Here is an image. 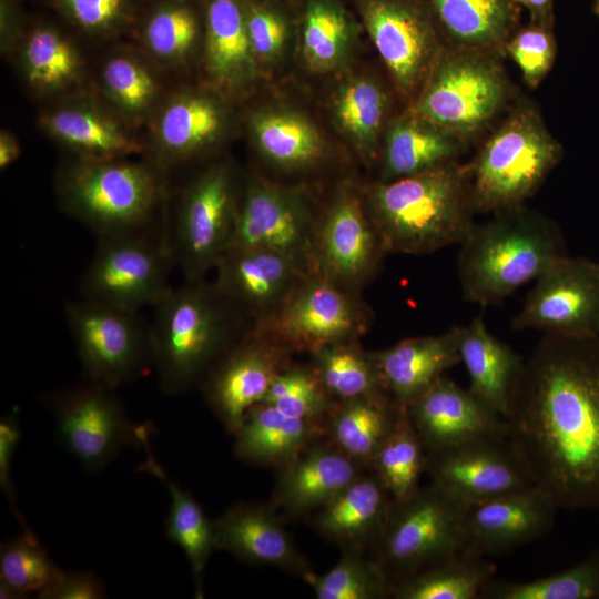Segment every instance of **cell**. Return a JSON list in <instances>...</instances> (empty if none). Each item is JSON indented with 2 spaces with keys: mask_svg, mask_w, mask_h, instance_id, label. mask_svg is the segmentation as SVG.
I'll return each instance as SVG.
<instances>
[{
  "mask_svg": "<svg viewBox=\"0 0 599 599\" xmlns=\"http://www.w3.org/2000/svg\"><path fill=\"white\" fill-rule=\"evenodd\" d=\"M505 419L535 485L559 508L599 507V336L544 335Z\"/></svg>",
  "mask_w": 599,
  "mask_h": 599,
  "instance_id": "obj_1",
  "label": "cell"
},
{
  "mask_svg": "<svg viewBox=\"0 0 599 599\" xmlns=\"http://www.w3.org/2000/svg\"><path fill=\"white\" fill-rule=\"evenodd\" d=\"M364 201L385 253L424 255L460 245L475 224L468 171L454 162L379 182Z\"/></svg>",
  "mask_w": 599,
  "mask_h": 599,
  "instance_id": "obj_2",
  "label": "cell"
},
{
  "mask_svg": "<svg viewBox=\"0 0 599 599\" xmlns=\"http://www.w3.org/2000/svg\"><path fill=\"white\" fill-rule=\"evenodd\" d=\"M149 326L151 365L161 388L180 395L200 386L205 376L244 334V314L204 278L184 281L154 306Z\"/></svg>",
  "mask_w": 599,
  "mask_h": 599,
  "instance_id": "obj_3",
  "label": "cell"
},
{
  "mask_svg": "<svg viewBox=\"0 0 599 599\" xmlns=\"http://www.w3.org/2000/svg\"><path fill=\"white\" fill-rule=\"evenodd\" d=\"M459 246L463 298L480 306L501 303L567 255L559 229L522 204L475 223Z\"/></svg>",
  "mask_w": 599,
  "mask_h": 599,
  "instance_id": "obj_4",
  "label": "cell"
},
{
  "mask_svg": "<svg viewBox=\"0 0 599 599\" xmlns=\"http://www.w3.org/2000/svg\"><path fill=\"white\" fill-rule=\"evenodd\" d=\"M561 150L538 113L512 112L490 135L468 171L475 211L521 205L558 163Z\"/></svg>",
  "mask_w": 599,
  "mask_h": 599,
  "instance_id": "obj_5",
  "label": "cell"
},
{
  "mask_svg": "<svg viewBox=\"0 0 599 599\" xmlns=\"http://www.w3.org/2000/svg\"><path fill=\"white\" fill-rule=\"evenodd\" d=\"M465 508L433 484L406 499L393 501L384 532L370 554L390 586L463 554Z\"/></svg>",
  "mask_w": 599,
  "mask_h": 599,
  "instance_id": "obj_6",
  "label": "cell"
},
{
  "mask_svg": "<svg viewBox=\"0 0 599 599\" xmlns=\"http://www.w3.org/2000/svg\"><path fill=\"white\" fill-rule=\"evenodd\" d=\"M506 93L504 72L487 51L460 47L437 57L414 113L456 139L466 138L494 118Z\"/></svg>",
  "mask_w": 599,
  "mask_h": 599,
  "instance_id": "obj_7",
  "label": "cell"
},
{
  "mask_svg": "<svg viewBox=\"0 0 599 599\" xmlns=\"http://www.w3.org/2000/svg\"><path fill=\"white\" fill-rule=\"evenodd\" d=\"M372 313L359 293L348 291L317 272L308 273L284 303L263 322L253 324L293 354L358 341L369 328Z\"/></svg>",
  "mask_w": 599,
  "mask_h": 599,
  "instance_id": "obj_8",
  "label": "cell"
},
{
  "mask_svg": "<svg viewBox=\"0 0 599 599\" xmlns=\"http://www.w3.org/2000/svg\"><path fill=\"white\" fill-rule=\"evenodd\" d=\"M63 193L71 211L104 237L138 233L158 202L160 187L145 166L98 160L71 170Z\"/></svg>",
  "mask_w": 599,
  "mask_h": 599,
  "instance_id": "obj_9",
  "label": "cell"
},
{
  "mask_svg": "<svg viewBox=\"0 0 599 599\" xmlns=\"http://www.w3.org/2000/svg\"><path fill=\"white\" fill-rule=\"evenodd\" d=\"M65 317L85 379L116 388L151 365L149 326L139 311L83 297L67 304Z\"/></svg>",
  "mask_w": 599,
  "mask_h": 599,
  "instance_id": "obj_10",
  "label": "cell"
},
{
  "mask_svg": "<svg viewBox=\"0 0 599 599\" xmlns=\"http://www.w3.org/2000/svg\"><path fill=\"white\" fill-rule=\"evenodd\" d=\"M115 388L85 379L50 398L59 443L87 470H103L119 453L141 446L150 425L132 423Z\"/></svg>",
  "mask_w": 599,
  "mask_h": 599,
  "instance_id": "obj_11",
  "label": "cell"
},
{
  "mask_svg": "<svg viewBox=\"0 0 599 599\" xmlns=\"http://www.w3.org/2000/svg\"><path fill=\"white\" fill-rule=\"evenodd\" d=\"M174 265L164 241L140 233L99 237L81 280L83 297L139 311L159 303L172 288Z\"/></svg>",
  "mask_w": 599,
  "mask_h": 599,
  "instance_id": "obj_12",
  "label": "cell"
},
{
  "mask_svg": "<svg viewBox=\"0 0 599 599\" xmlns=\"http://www.w3.org/2000/svg\"><path fill=\"white\" fill-rule=\"evenodd\" d=\"M237 205L227 166L205 171L185 192L166 246L184 281L204 278L227 251Z\"/></svg>",
  "mask_w": 599,
  "mask_h": 599,
  "instance_id": "obj_13",
  "label": "cell"
},
{
  "mask_svg": "<svg viewBox=\"0 0 599 599\" xmlns=\"http://www.w3.org/2000/svg\"><path fill=\"white\" fill-rule=\"evenodd\" d=\"M511 326L544 335L599 336V263L559 258L535 280Z\"/></svg>",
  "mask_w": 599,
  "mask_h": 599,
  "instance_id": "obj_14",
  "label": "cell"
},
{
  "mask_svg": "<svg viewBox=\"0 0 599 599\" xmlns=\"http://www.w3.org/2000/svg\"><path fill=\"white\" fill-rule=\"evenodd\" d=\"M426 473L464 505L516 493L535 485L508 436H489L427 454Z\"/></svg>",
  "mask_w": 599,
  "mask_h": 599,
  "instance_id": "obj_15",
  "label": "cell"
},
{
  "mask_svg": "<svg viewBox=\"0 0 599 599\" xmlns=\"http://www.w3.org/2000/svg\"><path fill=\"white\" fill-rule=\"evenodd\" d=\"M292 354L253 325L212 367L200 387L229 433L235 435L247 410L263 402Z\"/></svg>",
  "mask_w": 599,
  "mask_h": 599,
  "instance_id": "obj_16",
  "label": "cell"
},
{
  "mask_svg": "<svg viewBox=\"0 0 599 599\" xmlns=\"http://www.w3.org/2000/svg\"><path fill=\"white\" fill-rule=\"evenodd\" d=\"M318 220L301 195L264 180L252 179L237 213L231 248H264L287 255L314 272Z\"/></svg>",
  "mask_w": 599,
  "mask_h": 599,
  "instance_id": "obj_17",
  "label": "cell"
},
{
  "mask_svg": "<svg viewBox=\"0 0 599 599\" xmlns=\"http://www.w3.org/2000/svg\"><path fill=\"white\" fill-rule=\"evenodd\" d=\"M386 254L362 196L342 186L318 219L314 242V272L359 293Z\"/></svg>",
  "mask_w": 599,
  "mask_h": 599,
  "instance_id": "obj_18",
  "label": "cell"
},
{
  "mask_svg": "<svg viewBox=\"0 0 599 599\" xmlns=\"http://www.w3.org/2000/svg\"><path fill=\"white\" fill-rule=\"evenodd\" d=\"M363 23L398 88L410 94L438 54L434 24L416 0H358Z\"/></svg>",
  "mask_w": 599,
  "mask_h": 599,
  "instance_id": "obj_19",
  "label": "cell"
},
{
  "mask_svg": "<svg viewBox=\"0 0 599 599\" xmlns=\"http://www.w3.org/2000/svg\"><path fill=\"white\" fill-rule=\"evenodd\" d=\"M559 506L542 488H529L467 505L464 512L463 554L495 556L549 532Z\"/></svg>",
  "mask_w": 599,
  "mask_h": 599,
  "instance_id": "obj_20",
  "label": "cell"
},
{
  "mask_svg": "<svg viewBox=\"0 0 599 599\" xmlns=\"http://www.w3.org/2000/svg\"><path fill=\"white\" fill-rule=\"evenodd\" d=\"M214 286L255 323L268 318L311 271L264 248L227 250L215 266Z\"/></svg>",
  "mask_w": 599,
  "mask_h": 599,
  "instance_id": "obj_21",
  "label": "cell"
},
{
  "mask_svg": "<svg viewBox=\"0 0 599 599\" xmlns=\"http://www.w3.org/2000/svg\"><path fill=\"white\" fill-rule=\"evenodd\" d=\"M404 408L427 454L477 438L508 436L502 416L445 375Z\"/></svg>",
  "mask_w": 599,
  "mask_h": 599,
  "instance_id": "obj_22",
  "label": "cell"
},
{
  "mask_svg": "<svg viewBox=\"0 0 599 599\" xmlns=\"http://www.w3.org/2000/svg\"><path fill=\"white\" fill-rule=\"evenodd\" d=\"M213 525L216 550L251 565L277 568L303 580L313 572L271 504L237 502L213 520Z\"/></svg>",
  "mask_w": 599,
  "mask_h": 599,
  "instance_id": "obj_23",
  "label": "cell"
},
{
  "mask_svg": "<svg viewBox=\"0 0 599 599\" xmlns=\"http://www.w3.org/2000/svg\"><path fill=\"white\" fill-rule=\"evenodd\" d=\"M277 469L271 505L297 518L319 510L364 473L329 440L313 443Z\"/></svg>",
  "mask_w": 599,
  "mask_h": 599,
  "instance_id": "obj_24",
  "label": "cell"
},
{
  "mask_svg": "<svg viewBox=\"0 0 599 599\" xmlns=\"http://www.w3.org/2000/svg\"><path fill=\"white\" fill-rule=\"evenodd\" d=\"M393 501L388 489L369 470L314 512L312 524L317 534L342 551L372 554L384 532Z\"/></svg>",
  "mask_w": 599,
  "mask_h": 599,
  "instance_id": "obj_25",
  "label": "cell"
},
{
  "mask_svg": "<svg viewBox=\"0 0 599 599\" xmlns=\"http://www.w3.org/2000/svg\"><path fill=\"white\" fill-rule=\"evenodd\" d=\"M458 329L406 338L373 352L384 389L394 403L405 407L460 363Z\"/></svg>",
  "mask_w": 599,
  "mask_h": 599,
  "instance_id": "obj_26",
  "label": "cell"
},
{
  "mask_svg": "<svg viewBox=\"0 0 599 599\" xmlns=\"http://www.w3.org/2000/svg\"><path fill=\"white\" fill-rule=\"evenodd\" d=\"M458 352L468 374V389L505 418L524 365L521 356L488 331L481 315L459 326Z\"/></svg>",
  "mask_w": 599,
  "mask_h": 599,
  "instance_id": "obj_27",
  "label": "cell"
},
{
  "mask_svg": "<svg viewBox=\"0 0 599 599\" xmlns=\"http://www.w3.org/2000/svg\"><path fill=\"white\" fill-rule=\"evenodd\" d=\"M324 435L325 423L293 417L258 403L247 410L234 435V453L245 463L278 468Z\"/></svg>",
  "mask_w": 599,
  "mask_h": 599,
  "instance_id": "obj_28",
  "label": "cell"
},
{
  "mask_svg": "<svg viewBox=\"0 0 599 599\" xmlns=\"http://www.w3.org/2000/svg\"><path fill=\"white\" fill-rule=\"evenodd\" d=\"M152 434L153 430L146 433L142 439L141 447L146 458L140 469L156 477L170 494L165 536L184 552L191 567L195 596L202 598L204 570L212 552L216 550L213 520L206 517L195 498L172 480L156 460L150 446Z\"/></svg>",
  "mask_w": 599,
  "mask_h": 599,
  "instance_id": "obj_29",
  "label": "cell"
},
{
  "mask_svg": "<svg viewBox=\"0 0 599 599\" xmlns=\"http://www.w3.org/2000/svg\"><path fill=\"white\" fill-rule=\"evenodd\" d=\"M403 408L388 396L336 402L326 419V436L342 453L369 470Z\"/></svg>",
  "mask_w": 599,
  "mask_h": 599,
  "instance_id": "obj_30",
  "label": "cell"
},
{
  "mask_svg": "<svg viewBox=\"0 0 599 599\" xmlns=\"http://www.w3.org/2000/svg\"><path fill=\"white\" fill-rule=\"evenodd\" d=\"M205 61L212 78L235 88L253 79L256 57L245 11L237 0H211L206 11Z\"/></svg>",
  "mask_w": 599,
  "mask_h": 599,
  "instance_id": "obj_31",
  "label": "cell"
},
{
  "mask_svg": "<svg viewBox=\"0 0 599 599\" xmlns=\"http://www.w3.org/2000/svg\"><path fill=\"white\" fill-rule=\"evenodd\" d=\"M458 142L415 113L394 122L385 139L384 181L412 175L453 162Z\"/></svg>",
  "mask_w": 599,
  "mask_h": 599,
  "instance_id": "obj_32",
  "label": "cell"
},
{
  "mask_svg": "<svg viewBox=\"0 0 599 599\" xmlns=\"http://www.w3.org/2000/svg\"><path fill=\"white\" fill-rule=\"evenodd\" d=\"M461 48L487 51L509 37L516 21L514 0H424Z\"/></svg>",
  "mask_w": 599,
  "mask_h": 599,
  "instance_id": "obj_33",
  "label": "cell"
},
{
  "mask_svg": "<svg viewBox=\"0 0 599 599\" xmlns=\"http://www.w3.org/2000/svg\"><path fill=\"white\" fill-rule=\"evenodd\" d=\"M496 566L486 557L459 554L390 586L396 599H476L495 578Z\"/></svg>",
  "mask_w": 599,
  "mask_h": 599,
  "instance_id": "obj_34",
  "label": "cell"
},
{
  "mask_svg": "<svg viewBox=\"0 0 599 599\" xmlns=\"http://www.w3.org/2000/svg\"><path fill=\"white\" fill-rule=\"evenodd\" d=\"M309 354V365L335 402L388 396L373 352L363 349L358 341L329 344Z\"/></svg>",
  "mask_w": 599,
  "mask_h": 599,
  "instance_id": "obj_35",
  "label": "cell"
},
{
  "mask_svg": "<svg viewBox=\"0 0 599 599\" xmlns=\"http://www.w3.org/2000/svg\"><path fill=\"white\" fill-rule=\"evenodd\" d=\"M255 142L263 155L280 167L306 169L324 155L318 130L304 116L287 111H267L252 121Z\"/></svg>",
  "mask_w": 599,
  "mask_h": 599,
  "instance_id": "obj_36",
  "label": "cell"
},
{
  "mask_svg": "<svg viewBox=\"0 0 599 599\" xmlns=\"http://www.w3.org/2000/svg\"><path fill=\"white\" fill-rule=\"evenodd\" d=\"M426 465L427 451L403 408L369 470L380 479L394 500H403L420 488Z\"/></svg>",
  "mask_w": 599,
  "mask_h": 599,
  "instance_id": "obj_37",
  "label": "cell"
},
{
  "mask_svg": "<svg viewBox=\"0 0 599 599\" xmlns=\"http://www.w3.org/2000/svg\"><path fill=\"white\" fill-rule=\"evenodd\" d=\"M354 22L339 0H307L302 23V48L315 71L335 69L345 59Z\"/></svg>",
  "mask_w": 599,
  "mask_h": 599,
  "instance_id": "obj_38",
  "label": "cell"
},
{
  "mask_svg": "<svg viewBox=\"0 0 599 599\" xmlns=\"http://www.w3.org/2000/svg\"><path fill=\"white\" fill-rule=\"evenodd\" d=\"M479 599H599V551L571 568L535 580L494 578Z\"/></svg>",
  "mask_w": 599,
  "mask_h": 599,
  "instance_id": "obj_39",
  "label": "cell"
},
{
  "mask_svg": "<svg viewBox=\"0 0 599 599\" xmlns=\"http://www.w3.org/2000/svg\"><path fill=\"white\" fill-rule=\"evenodd\" d=\"M386 109L385 92L368 78H356L346 82L334 101V115L338 126L366 156L374 152Z\"/></svg>",
  "mask_w": 599,
  "mask_h": 599,
  "instance_id": "obj_40",
  "label": "cell"
},
{
  "mask_svg": "<svg viewBox=\"0 0 599 599\" xmlns=\"http://www.w3.org/2000/svg\"><path fill=\"white\" fill-rule=\"evenodd\" d=\"M222 123V113L213 101L197 95L183 97L163 112L160 141L169 153L183 156L211 143Z\"/></svg>",
  "mask_w": 599,
  "mask_h": 599,
  "instance_id": "obj_41",
  "label": "cell"
},
{
  "mask_svg": "<svg viewBox=\"0 0 599 599\" xmlns=\"http://www.w3.org/2000/svg\"><path fill=\"white\" fill-rule=\"evenodd\" d=\"M61 570L51 559L30 527L24 524L19 536L0 548V581L43 599L61 580Z\"/></svg>",
  "mask_w": 599,
  "mask_h": 599,
  "instance_id": "obj_42",
  "label": "cell"
},
{
  "mask_svg": "<svg viewBox=\"0 0 599 599\" xmlns=\"http://www.w3.org/2000/svg\"><path fill=\"white\" fill-rule=\"evenodd\" d=\"M305 581L318 599H383L390 597V582L378 561L362 551H343L327 572H312Z\"/></svg>",
  "mask_w": 599,
  "mask_h": 599,
  "instance_id": "obj_43",
  "label": "cell"
},
{
  "mask_svg": "<svg viewBox=\"0 0 599 599\" xmlns=\"http://www.w3.org/2000/svg\"><path fill=\"white\" fill-rule=\"evenodd\" d=\"M262 403L286 415L325 424L336 404L309 364L292 363L275 377Z\"/></svg>",
  "mask_w": 599,
  "mask_h": 599,
  "instance_id": "obj_44",
  "label": "cell"
},
{
  "mask_svg": "<svg viewBox=\"0 0 599 599\" xmlns=\"http://www.w3.org/2000/svg\"><path fill=\"white\" fill-rule=\"evenodd\" d=\"M48 128L64 143L102 156L131 152L136 145L108 119L78 109H65L51 114Z\"/></svg>",
  "mask_w": 599,
  "mask_h": 599,
  "instance_id": "obj_45",
  "label": "cell"
},
{
  "mask_svg": "<svg viewBox=\"0 0 599 599\" xmlns=\"http://www.w3.org/2000/svg\"><path fill=\"white\" fill-rule=\"evenodd\" d=\"M29 81L39 88H58L77 73L79 61L73 47L58 32L39 28L24 49Z\"/></svg>",
  "mask_w": 599,
  "mask_h": 599,
  "instance_id": "obj_46",
  "label": "cell"
},
{
  "mask_svg": "<svg viewBox=\"0 0 599 599\" xmlns=\"http://www.w3.org/2000/svg\"><path fill=\"white\" fill-rule=\"evenodd\" d=\"M196 19L183 6H169L158 10L149 19L145 39L149 48L164 59L184 55L195 41Z\"/></svg>",
  "mask_w": 599,
  "mask_h": 599,
  "instance_id": "obj_47",
  "label": "cell"
},
{
  "mask_svg": "<svg viewBox=\"0 0 599 599\" xmlns=\"http://www.w3.org/2000/svg\"><path fill=\"white\" fill-rule=\"evenodd\" d=\"M506 50L525 82L531 88L537 87L555 60L556 44L550 24L531 21L506 43Z\"/></svg>",
  "mask_w": 599,
  "mask_h": 599,
  "instance_id": "obj_48",
  "label": "cell"
},
{
  "mask_svg": "<svg viewBox=\"0 0 599 599\" xmlns=\"http://www.w3.org/2000/svg\"><path fill=\"white\" fill-rule=\"evenodd\" d=\"M103 79L114 100L129 111L144 109L155 92L153 79L131 59L110 60L105 64Z\"/></svg>",
  "mask_w": 599,
  "mask_h": 599,
  "instance_id": "obj_49",
  "label": "cell"
},
{
  "mask_svg": "<svg viewBox=\"0 0 599 599\" xmlns=\"http://www.w3.org/2000/svg\"><path fill=\"white\" fill-rule=\"evenodd\" d=\"M245 11L248 38L256 59L268 61L283 50L287 38V23L275 8L250 2Z\"/></svg>",
  "mask_w": 599,
  "mask_h": 599,
  "instance_id": "obj_50",
  "label": "cell"
},
{
  "mask_svg": "<svg viewBox=\"0 0 599 599\" xmlns=\"http://www.w3.org/2000/svg\"><path fill=\"white\" fill-rule=\"evenodd\" d=\"M69 17L88 30H104L118 23L128 0H59Z\"/></svg>",
  "mask_w": 599,
  "mask_h": 599,
  "instance_id": "obj_51",
  "label": "cell"
},
{
  "mask_svg": "<svg viewBox=\"0 0 599 599\" xmlns=\"http://www.w3.org/2000/svg\"><path fill=\"white\" fill-rule=\"evenodd\" d=\"M106 588L92 571H63L59 583L43 599H102Z\"/></svg>",
  "mask_w": 599,
  "mask_h": 599,
  "instance_id": "obj_52",
  "label": "cell"
},
{
  "mask_svg": "<svg viewBox=\"0 0 599 599\" xmlns=\"http://www.w3.org/2000/svg\"><path fill=\"white\" fill-rule=\"evenodd\" d=\"M20 437L21 427L16 416H3L0 419V487L11 504H14L17 498L11 474Z\"/></svg>",
  "mask_w": 599,
  "mask_h": 599,
  "instance_id": "obj_53",
  "label": "cell"
},
{
  "mask_svg": "<svg viewBox=\"0 0 599 599\" xmlns=\"http://www.w3.org/2000/svg\"><path fill=\"white\" fill-rule=\"evenodd\" d=\"M514 2L529 11L532 22L551 24L552 0H514Z\"/></svg>",
  "mask_w": 599,
  "mask_h": 599,
  "instance_id": "obj_54",
  "label": "cell"
},
{
  "mask_svg": "<svg viewBox=\"0 0 599 599\" xmlns=\"http://www.w3.org/2000/svg\"><path fill=\"white\" fill-rule=\"evenodd\" d=\"M19 145L16 139L7 133L2 132L0 135V166L1 169L7 167L11 164L19 155Z\"/></svg>",
  "mask_w": 599,
  "mask_h": 599,
  "instance_id": "obj_55",
  "label": "cell"
},
{
  "mask_svg": "<svg viewBox=\"0 0 599 599\" xmlns=\"http://www.w3.org/2000/svg\"><path fill=\"white\" fill-rule=\"evenodd\" d=\"M26 593L12 588L11 586L0 581V598L1 599H23L28 598Z\"/></svg>",
  "mask_w": 599,
  "mask_h": 599,
  "instance_id": "obj_56",
  "label": "cell"
},
{
  "mask_svg": "<svg viewBox=\"0 0 599 599\" xmlns=\"http://www.w3.org/2000/svg\"><path fill=\"white\" fill-rule=\"evenodd\" d=\"M596 7L599 10V0H595Z\"/></svg>",
  "mask_w": 599,
  "mask_h": 599,
  "instance_id": "obj_57",
  "label": "cell"
}]
</instances>
